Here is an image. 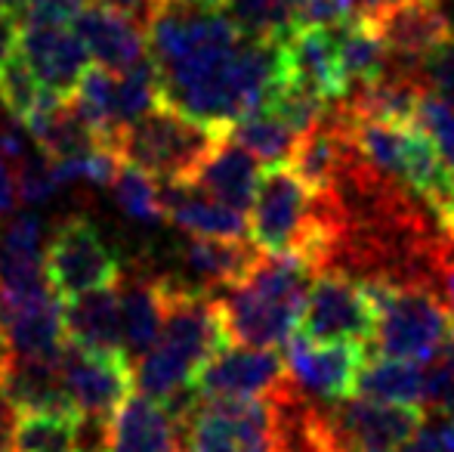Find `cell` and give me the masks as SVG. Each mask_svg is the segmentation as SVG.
<instances>
[{
  "label": "cell",
  "instance_id": "obj_1",
  "mask_svg": "<svg viewBox=\"0 0 454 452\" xmlns=\"http://www.w3.org/2000/svg\"><path fill=\"white\" fill-rule=\"evenodd\" d=\"M223 344H229V335L220 301L210 291L185 289L168 279V313L161 335L149 353L133 362V387L168 403L195 385V375Z\"/></svg>",
  "mask_w": 454,
  "mask_h": 452
},
{
  "label": "cell",
  "instance_id": "obj_2",
  "mask_svg": "<svg viewBox=\"0 0 454 452\" xmlns=\"http://www.w3.org/2000/svg\"><path fill=\"white\" fill-rule=\"evenodd\" d=\"M316 266L300 254H260L241 282L216 295L229 341L285 347L297 332Z\"/></svg>",
  "mask_w": 454,
  "mask_h": 452
},
{
  "label": "cell",
  "instance_id": "obj_3",
  "mask_svg": "<svg viewBox=\"0 0 454 452\" xmlns=\"http://www.w3.org/2000/svg\"><path fill=\"white\" fill-rule=\"evenodd\" d=\"M377 304L374 347L383 356L436 362L454 350V313L439 291L418 282H364Z\"/></svg>",
  "mask_w": 454,
  "mask_h": 452
},
{
  "label": "cell",
  "instance_id": "obj_4",
  "mask_svg": "<svg viewBox=\"0 0 454 452\" xmlns=\"http://www.w3.org/2000/svg\"><path fill=\"white\" fill-rule=\"evenodd\" d=\"M223 133L226 131L161 103L124 127L112 139V149L121 155V162L137 164L158 180H192L198 164L214 152Z\"/></svg>",
  "mask_w": 454,
  "mask_h": 452
},
{
  "label": "cell",
  "instance_id": "obj_5",
  "mask_svg": "<svg viewBox=\"0 0 454 452\" xmlns=\"http://www.w3.org/2000/svg\"><path fill=\"white\" fill-rule=\"evenodd\" d=\"M183 452H275L272 400L201 397L183 422Z\"/></svg>",
  "mask_w": 454,
  "mask_h": 452
},
{
  "label": "cell",
  "instance_id": "obj_6",
  "mask_svg": "<svg viewBox=\"0 0 454 452\" xmlns=\"http://www.w3.org/2000/svg\"><path fill=\"white\" fill-rule=\"evenodd\" d=\"M322 406L334 452H395L424 428V409L349 393Z\"/></svg>",
  "mask_w": 454,
  "mask_h": 452
},
{
  "label": "cell",
  "instance_id": "obj_7",
  "mask_svg": "<svg viewBox=\"0 0 454 452\" xmlns=\"http://www.w3.org/2000/svg\"><path fill=\"white\" fill-rule=\"evenodd\" d=\"M43 264H47L50 285H53V291L62 301L102 289V285L121 282L118 254L102 239L93 220L81 218V214L59 220L53 226Z\"/></svg>",
  "mask_w": 454,
  "mask_h": 452
},
{
  "label": "cell",
  "instance_id": "obj_8",
  "mask_svg": "<svg viewBox=\"0 0 454 452\" xmlns=\"http://www.w3.org/2000/svg\"><path fill=\"white\" fill-rule=\"evenodd\" d=\"M300 322V332L312 341H356L368 347L374 341L377 304L359 279L325 270L312 279Z\"/></svg>",
  "mask_w": 454,
  "mask_h": 452
},
{
  "label": "cell",
  "instance_id": "obj_9",
  "mask_svg": "<svg viewBox=\"0 0 454 452\" xmlns=\"http://www.w3.org/2000/svg\"><path fill=\"white\" fill-rule=\"evenodd\" d=\"M287 378L300 393L316 403H334L356 391L364 366V344L356 341H312L294 332L285 341Z\"/></svg>",
  "mask_w": 454,
  "mask_h": 452
},
{
  "label": "cell",
  "instance_id": "obj_10",
  "mask_svg": "<svg viewBox=\"0 0 454 452\" xmlns=\"http://www.w3.org/2000/svg\"><path fill=\"white\" fill-rule=\"evenodd\" d=\"M287 381L285 356L275 347H247V344H223L195 375V387L201 397H232L260 400L272 397Z\"/></svg>",
  "mask_w": 454,
  "mask_h": 452
},
{
  "label": "cell",
  "instance_id": "obj_11",
  "mask_svg": "<svg viewBox=\"0 0 454 452\" xmlns=\"http://www.w3.org/2000/svg\"><path fill=\"white\" fill-rule=\"evenodd\" d=\"M59 366L78 416L112 418L133 391V362L124 353H96L68 341L59 353Z\"/></svg>",
  "mask_w": 454,
  "mask_h": 452
},
{
  "label": "cell",
  "instance_id": "obj_12",
  "mask_svg": "<svg viewBox=\"0 0 454 452\" xmlns=\"http://www.w3.org/2000/svg\"><path fill=\"white\" fill-rule=\"evenodd\" d=\"M364 19L380 35L389 59L411 72H418L433 50L454 37V22L442 0H399Z\"/></svg>",
  "mask_w": 454,
  "mask_h": 452
},
{
  "label": "cell",
  "instance_id": "obj_13",
  "mask_svg": "<svg viewBox=\"0 0 454 452\" xmlns=\"http://www.w3.org/2000/svg\"><path fill=\"white\" fill-rule=\"evenodd\" d=\"M68 344L62 301L53 289L35 295L4 297L0 347L6 356H59Z\"/></svg>",
  "mask_w": 454,
  "mask_h": 452
},
{
  "label": "cell",
  "instance_id": "obj_14",
  "mask_svg": "<svg viewBox=\"0 0 454 452\" xmlns=\"http://www.w3.org/2000/svg\"><path fill=\"white\" fill-rule=\"evenodd\" d=\"M19 53L28 62L41 91L56 97H72L78 81L90 68L84 41L78 31H68V25H25Z\"/></svg>",
  "mask_w": 454,
  "mask_h": 452
},
{
  "label": "cell",
  "instance_id": "obj_15",
  "mask_svg": "<svg viewBox=\"0 0 454 452\" xmlns=\"http://www.w3.org/2000/svg\"><path fill=\"white\" fill-rule=\"evenodd\" d=\"M74 31L96 66L114 75L127 72L143 56H149V28L114 6L87 4V10L74 19Z\"/></svg>",
  "mask_w": 454,
  "mask_h": 452
},
{
  "label": "cell",
  "instance_id": "obj_16",
  "mask_svg": "<svg viewBox=\"0 0 454 452\" xmlns=\"http://www.w3.org/2000/svg\"><path fill=\"white\" fill-rule=\"evenodd\" d=\"M260 248L247 239H204L189 235L180 245V273L174 282L195 291H220L241 282L257 264Z\"/></svg>",
  "mask_w": 454,
  "mask_h": 452
},
{
  "label": "cell",
  "instance_id": "obj_17",
  "mask_svg": "<svg viewBox=\"0 0 454 452\" xmlns=\"http://www.w3.org/2000/svg\"><path fill=\"white\" fill-rule=\"evenodd\" d=\"M43 254H47V229L37 214H12L0 226V289H4V297H22L41 289H53L47 279Z\"/></svg>",
  "mask_w": 454,
  "mask_h": 452
},
{
  "label": "cell",
  "instance_id": "obj_18",
  "mask_svg": "<svg viewBox=\"0 0 454 452\" xmlns=\"http://www.w3.org/2000/svg\"><path fill=\"white\" fill-rule=\"evenodd\" d=\"M108 452H183L180 422L161 400L130 393L108 418Z\"/></svg>",
  "mask_w": 454,
  "mask_h": 452
},
{
  "label": "cell",
  "instance_id": "obj_19",
  "mask_svg": "<svg viewBox=\"0 0 454 452\" xmlns=\"http://www.w3.org/2000/svg\"><path fill=\"white\" fill-rule=\"evenodd\" d=\"M161 189L164 220H170L185 235H204V239H245L251 233L245 211L216 202L214 195L201 193L189 180H158Z\"/></svg>",
  "mask_w": 454,
  "mask_h": 452
},
{
  "label": "cell",
  "instance_id": "obj_20",
  "mask_svg": "<svg viewBox=\"0 0 454 452\" xmlns=\"http://www.w3.org/2000/svg\"><path fill=\"white\" fill-rule=\"evenodd\" d=\"M0 393L16 412H74L59 356H4Z\"/></svg>",
  "mask_w": 454,
  "mask_h": 452
},
{
  "label": "cell",
  "instance_id": "obj_21",
  "mask_svg": "<svg viewBox=\"0 0 454 452\" xmlns=\"http://www.w3.org/2000/svg\"><path fill=\"white\" fill-rule=\"evenodd\" d=\"M281 53H285L287 78L303 81L331 103L347 97V75L340 68L334 28H318V25L294 28L281 41Z\"/></svg>",
  "mask_w": 454,
  "mask_h": 452
},
{
  "label": "cell",
  "instance_id": "obj_22",
  "mask_svg": "<svg viewBox=\"0 0 454 452\" xmlns=\"http://www.w3.org/2000/svg\"><path fill=\"white\" fill-rule=\"evenodd\" d=\"M260 164L263 162H260L254 152H247L245 146H239L235 139H229L226 133H223V139L214 146V152L198 164V170L192 174L189 183H195L201 193L214 195L223 205L247 214L254 208L260 177H263Z\"/></svg>",
  "mask_w": 454,
  "mask_h": 452
},
{
  "label": "cell",
  "instance_id": "obj_23",
  "mask_svg": "<svg viewBox=\"0 0 454 452\" xmlns=\"http://www.w3.org/2000/svg\"><path fill=\"white\" fill-rule=\"evenodd\" d=\"M121 347L130 362H137L143 353H149L158 341L168 313V279L121 276Z\"/></svg>",
  "mask_w": 454,
  "mask_h": 452
},
{
  "label": "cell",
  "instance_id": "obj_24",
  "mask_svg": "<svg viewBox=\"0 0 454 452\" xmlns=\"http://www.w3.org/2000/svg\"><path fill=\"white\" fill-rule=\"evenodd\" d=\"M25 127L35 137V143L47 152L50 158H78L87 152L99 149L102 137L87 124L84 118L74 109L72 97H56V93H41L37 106L28 112Z\"/></svg>",
  "mask_w": 454,
  "mask_h": 452
},
{
  "label": "cell",
  "instance_id": "obj_25",
  "mask_svg": "<svg viewBox=\"0 0 454 452\" xmlns=\"http://www.w3.org/2000/svg\"><path fill=\"white\" fill-rule=\"evenodd\" d=\"M68 341L96 353H124L121 347V295L114 285L84 291L62 304Z\"/></svg>",
  "mask_w": 454,
  "mask_h": 452
},
{
  "label": "cell",
  "instance_id": "obj_26",
  "mask_svg": "<svg viewBox=\"0 0 454 452\" xmlns=\"http://www.w3.org/2000/svg\"><path fill=\"white\" fill-rule=\"evenodd\" d=\"M424 391H427L424 362L380 353L371 362L364 360L353 393H362V397H371V400H383V403H405V406H420V409H424Z\"/></svg>",
  "mask_w": 454,
  "mask_h": 452
},
{
  "label": "cell",
  "instance_id": "obj_27",
  "mask_svg": "<svg viewBox=\"0 0 454 452\" xmlns=\"http://www.w3.org/2000/svg\"><path fill=\"white\" fill-rule=\"evenodd\" d=\"M337 53H340V68L347 75V93L353 87L371 84L389 68V53L383 47L380 35L364 16H349L347 22L334 25Z\"/></svg>",
  "mask_w": 454,
  "mask_h": 452
},
{
  "label": "cell",
  "instance_id": "obj_28",
  "mask_svg": "<svg viewBox=\"0 0 454 452\" xmlns=\"http://www.w3.org/2000/svg\"><path fill=\"white\" fill-rule=\"evenodd\" d=\"M226 137L254 152L263 164H287L300 133L291 124H285L272 109H257L235 118L226 127Z\"/></svg>",
  "mask_w": 454,
  "mask_h": 452
},
{
  "label": "cell",
  "instance_id": "obj_29",
  "mask_svg": "<svg viewBox=\"0 0 454 452\" xmlns=\"http://www.w3.org/2000/svg\"><path fill=\"white\" fill-rule=\"evenodd\" d=\"M164 103L161 93V78H158V66L152 56H143L137 66H130L127 72L118 75L114 81V137L124 127H130L133 121H139L143 115Z\"/></svg>",
  "mask_w": 454,
  "mask_h": 452
},
{
  "label": "cell",
  "instance_id": "obj_30",
  "mask_svg": "<svg viewBox=\"0 0 454 452\" xmlns=\"http://www.w3.org/2000/svg\"><path fill=\"white\" fill-rule=\"evenodd\" d=\"M112 199L118 205V211L127 220L143 226H155L164 220L161 208V189H158V177H152L149 170L137 168L130 162H121L118 174L112 180Z\"/></svg>",
  "mask_w": 454,
  "mask_h": 452
},
{
  "label": "cell",
  "instance_id": "obj_31",
  "mask_svg": "<svg viewBox=\"0 0 454 452\" xmlns=\"http://www.w3.org/2000/svg\"><path fill=\"white\" fill-rule=\"evenodd\" d=\"M223 10L229 12L245 37L260 41H285L297 22H294V0H223Z\"/></svg>",
  "mask_w": 454,
  "mask_h": 452
},
{
  "label": "cell",
  "instance_id": "obj_32",
  "mask_svg": "<svg viewBox=\"0 0 454 452\" xmlns=\"http://www.w3.org/2000/svg\"><path fill=\"white\" fill-rule=\"evenodd\" d=\"M114 81H118L114 72L102 66H90L72 93L74 109L99 133L106 146H112L114 139Z\"/></svg>",
  "mask_w": 454,
  "mask_h": 452
},
{
  "label": "cell",
  "instance_id": "obj_33",
  "mask_svg": "<svg viewBox=\"0 0 454 452\" xmlns=\"http://www.w3.org/2000/svg\"><path fill=\"white\" fill-rule=\"evenodd\" d=\"M414 124L430 137L439 162L454 177V106L445 103L442 97H436L433 91H424L418 112H414Z\"/></svg>",
  "mask_w": 454,
  "mask_h": 452
},
{
  "label": "cell",
  "instance_id": "obj_34",
  "mask_svg": "<svg viewBox=\"0 0 454 452\" xmlns=\"http://www.w3.org/2000/svg\"><path fill=\"white\" fill-rule=\"evenodd\" d=\"M12 170H16L19 199H22L25 205H43V202H50L62 189L59 174H56V162L41 146Z\"/></svg>",
  "mask_w": 454,
  "mask_h": 452
},
{
  "label": "cell",
  "instance_id": "obj_35",
  "mask_svg": "<svg viewBox=\"0 0 454 452\" xmlns=\"http://www.w3.org/2000/svg\"><path fill=\"white\" fill-rule=\"evenodd\" d=\"M41 93L43 91H41V84H37L35 75H31L28 62L22 59V53H16L10 59V66L0 72V106H4L12 118L25 121L28 112L37 106Z\"/></svg>",
  "mask_w": 454,
  "mask_h": 452
},
{
  "label": "cell",
  "instance_id": "obj_36",
  "mask_svg": "<svg viewBox=\"0 0 454 452\" xmlns=\"http://www.w3.org/2000/svg\"><path fill=\"white\" fill-rule=\"evenodd\" d=\"M420 81L427 91H433L436 97H442L445 103L454 106V37L442 44L439 50H433L418 68Z\"/></svg>",
  "mask_w": 454,
  "mask_h": 452
},
{
  "label": "cell",
  "instance_id": "obj_37",
  "mask_svg": "<svg viewBox=\"0 0 454 452\" xmlns=\"http://www.w3.org/2000/svg\"><path fill=\"white\" fill-rule=\"evenodd\" d=\"M424 409L439 412V416H454V350L439 356L427 372Z\"/></svg>",
  "mask_w": 454,
  "mask_h": 452
},
{
  "label": "cell",
  "instance_id": "obj_38",
  "mask_svg": "<svg viewBox=\"0 0 454 452\" xmlns=\"http://www.w3.org/2000/svg\"><path fill=\"white\" fill-rule=\"evenodd\" d=\"M356 16L353 0H294V22L297 28L303 25H318V28H334Z\"/></svg>",
  "mask_w": 454,
  "mask_h": 452
},
{
  "label": "cell",
  "instance_id": "obj_39",
  "mask_svg": "<svg viewBox=\"0 0 454 452\" xmlns=\"http://www.w3.org/2000/svg\"><path fill=\"white\" fill-rule=\"evenodd\" d=\"M90 0H25L22 25H74Z\"/></svg>",
  "mask_w": 454,
  "mask_h": 452
},
{
  "label": "cell",
  "instance_id": "obj_40",
  "mask_svg": "<svg viewBox=\"0 0 454 452\" xmlns=\"http://www.w3.org/2000/svg\"><path fill=\"white\" fill-rule=\"evenodd\" d=\"M19 37H22V19L16 16V10L0 6V72L19 53Z\"/></svg>",
  "mask_w": 454,
  "mask_h": 452
},
{
  "label": "cell",
  "instance_id": "obj_41",
  "mask_svg": "<svg viewBox=\"0 0 454 452\" xmlns=\"http://www.w3.org/2000/svg\"><path fill=\"white\" fill-rule=\"evenodd\" d=\"M96 4L114 6V10L127 12V16H133L143 25H149V19L155 16V10L161 6V0H96Z\"/></svg>",
  "mask_w": 454,
  "mask_h": 452
},
{
  "label": "cell",
  "instance_id": "obj_42",
  "mask_svg": "<svg viewBox=\"0 0 454 452\" xmlns=\"http://www.w3.org/2000/svg\"><path fill=\"white\" fill-rule=\"evenodd\" d=\"M395 452H442V447H439V440H436V431H433V424L430 428H420L418 434L411 437V440H405Z\"/></svg>",
  "mask_w": 454,
  "mask_h": 452
},
{
  "label": "cell",
  "instance_id": "obj_43",
  "mask_svg": "<svg viewBox=\"0 0 454 452\" xmlns=\"http://www.w3.org/2000/svg\"><path fill=\"white\" fill-rule=\"evenodd\" d=\"M439 279H442V291L439 295L445 297V304H449L454 313V251L445 254L442 264H439Z\"/></svg>",
  "mask_w": 454,
  "mask_h": 452
},
{
  "label": "cell",
  "instance_id": "obj_44",
  "mask_svg": "<svg viewBox=\"0 0 454 452\" xmlns=\"http://www.w3.org/2000/svg\"><path fill=\"white\" fill-rule=\"evenodd\" d=\"M433 431H436V440L442 452H454V416H445L439 424H433Z\"/></svg>",
  "mask_w": 454,
  "mask_h": 452
},
{
  "label": "cell",
  "instance_id": "obj_45",
  "mask_svg": "<svg viewBox=\"0 0 454 452\" xmlns=\"http://www.w3.org/2000/svg\"><path fill=\"white\" fill-rule=\"evenodd\" d=\"M399 4V0H353L356 6V16H374V12L387 10V6Z\"/></svg>",
  "mask_w": 454,
  "mask_h": 452
},
{
  "label": "cell",
  "instance_id": "obj_46",
  "mask_svg": "<svg viewBox=\"0 0 454 452\" xmlns=\"http://www.w3.org/2000/svg\"><path fill=\"white\" fill-rule=\"evenodd\" d=\"M439 218H442V224H445V233L454 239V202L449 208H442V211H439Z\"/></svg>",
  "mask_w": 454,
  "mask_h": 452
},
{
  "label": "cell",
  "instance_id": "obj_47",
  "mask_svg": "<svg viewBox=\"0 0 454 452\" xmlns=\"http://www.w3.org/2000/svg\"><path fill=\"white\" fill-rule=\"evenodd\" d=\"M0 6H6V10H22L25 0H0Z\"/></svg>",
  "mask_w": 454,
  "mask_h": 452
},
{
  "label": "cell",
  "instance_id": "obj_48",
  "mask_svg": "<svg viewBox=\"0 0 454 452\" xmlns=\"http://www.w3.org/2000/svg\"><path fill=\"white\" fill-rule=\"evenodd\" d=\"M0 307H4V289H0Z\"/></svg>",
  "mask_w": 454,
  "mask_h": 452
},
{
  "label": "cell",
  "instance_id": "obj_49",
  "mask_svg": "<svg viewBox=\"0 0 454 452\" xmlns=\"http://www.w3.org/2000/svg\"><path fill=\"white\" fill-rule=\"evenodd\" d=\"M4 356H6V353H4V347H0V362H4Z\"/></svg>",
  "mask_w": 454,
  "mask_h": 452
},
{
  "label": "cell",
  "instance_id": "obj_50",
  "mask_svg": "<svg viewBox=\"0 0 454 452\" xmlns=\"http://www.w3.org/2000/svg\"><path fill=\"white\" fill-rule=\"evenodd\" d=\"M214 4H223V0H214Z\"/></svg>",
  "mask_w": 454,
  "mask_h": 452
}]
</instances>
